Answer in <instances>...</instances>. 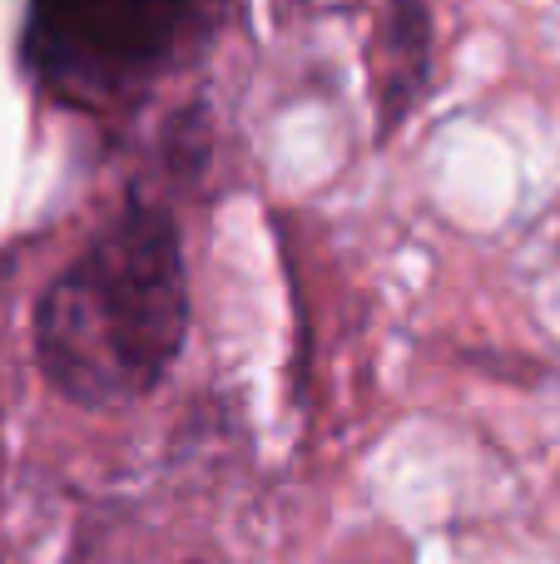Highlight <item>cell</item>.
Segmentation results:
<instances>
[{
  "label": "cell",
  "instance_id": "1",
  "mask_svg": "<svg viewBox=\"0 0 560 564\" xmlns=\"http://www.w3.org/2000/svg\"><path fill=\"white\" fill-rule=\"evenodd\" d=\"M189 337V273L164 208L129 204L35 307V361L50 391L85 411L149 397Z\"/></svg>",
  "mask_w": 560,
  "mask_h": 564
},
{
  "label": "cell",
  "instance_id": "2",
  "mask_svg": "<svg viewBox=\"0 0 560 564\" xmlns=\"http://www.w3.org/2000/svg\"><path fill=\"white\" fill-rule=\"evenodd\" d=\"M224 15L228 0H30L25 59L65 105L119 109L189 65Z\"/></svg>",
  "mask_w": 560,
  "mask_h": 564
}]
</instances>
